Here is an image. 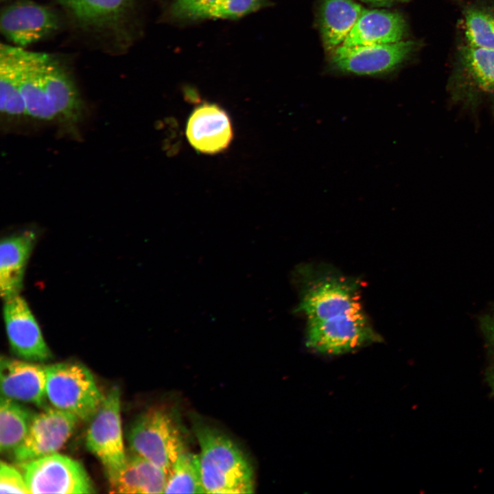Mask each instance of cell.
<instances>
[{
	"instance_id": "cell-1",
	"label": "cell",
	"mask_w": 494,
	"mask_h": 494,
	"mask_svg": "<svg viewBox=\"0 0 494 494\" xmlns=\"http://www.w3.org/2000/svg\"><path fill=\"white\" fill-rule=\"evenodd\" d=\"M20 85L26 115L32 118L73 124L82 115V103L73 82L50 54L21 49Z\"/></svg>"
},
{
	"instance_id": "cell-2",
	"label": "cell",
	"mask_w": 494,
	"mask_h": 494,
	"mask_svg": "<svg viewBox=\"0 0 494 494\" xmlns=\"http://www.w3.org/2000/svg\"><path fill=\"white\" fill-rule=\"evenodd\" d=\"M201 479L204 493H251L254 489L250 462L238 445L217 428L196 419Z\"/></svg>"
},
{
	"instance_id": "cell-3",
	"label": "cell",
	"mask_w": 494,
	"mask_h": 494,
	"mask_svg": "<svg viewBox=\"0 0 494 494\" xmlns=\"http://www.w3.org/2000/svg\"><path fill=\"white\" fill-rule=\"evenodd\" d=\"M452 104L476 115L483 106L494 115V49L464 40L455 51L447 84Z\"/></svg>"
},
{
	"instance_id": "cell-4",
	"label": "cell",
	"mask_w": 494,
	"mask_h": 494,
	"mask_svg": "<svg viewBox=\"0 0 494 494\" xmlns=\"http://www.w3.org/2000/svg\"><path fill=\"white\" fill-rule=\"evenodd\" d=\"M130 451L167 473L179 455L188 448L187 434L178 412L172 408H152L139 416L128 432Z\"/></svg>"
},
{
	"instance_id": "cell-5",
	"label": "cell",
	"mask_w": 494,
	"mask_h": 494,
	"mask_svg": "<svg viewBox=\"0 0 494 494\" xmlns=\"http://www.w3.org/2000/svg\"><path fill=\"white\" fill-rule=\"evenodd\" d=\"M46 397L58 410L79 419L90 421L104 397L91 371L78 362H60L45 366Z\"/></svg>"
},
{
	"instance_id": "cell-6",
	"label": "cell",
	"mask_w": 494,
	"mask_h": 494,
	"mask_svg": "<svg viewBox=\"0 0 494 494\" xmlns=\"http://www.w3.org/2000/svg\"><path fill=\"white\" fill-rule=\"evenodd\" d=\"M421 43L403 40L397 43L354 47L339 46L331 52L330 65L338 73L379 76L396 71L419 50Z\"/></svg>"
},
{
	"instance_id": "cell-7",
	"label": "cell",
	"mask_w": 494,
	"mask_h": 494,
	"mask_svg": "<svg viewBox=\"0 0 494 494\" xmlns=\"http://www.w3.org/2000/svg\"><path fill=\"white\" fill-rule=\"evenodd\" d=\"M30 493H93L95 488L78 461L55 453L20 464Z\"/></svg>"
},
{
	"instance_id": "cell-8",
	"label": "cell",
	"mask_w": 494,
	"mask_h": 494,
	"mask_svg": "<svg viewBox=\"0 0 494 494\" xmlns=\"http://www.w3.org/2000/svg\"><path fill=\"white\" fill-rule=\"evenodd\" d=\"M380 340L362 311L307 322V346L320 353L342 354Z\"/></svg>"
},
{
	"instance_id": "cell-9",
	"label": "cell",
	"mask_w": 494,
	"mask_h": 494,
	"mask_svg": "<svg viewBox=\"0 0 494 494\" xmlns=\"http://www.w3.org/2000/svg\"><path fill=\"white\" fill-rule=\"evenodd\" d=\"M86 446L104 467L107 477L115 474L125 464L127 454L124 447L120 418V393L113 386L90 420Z\"/></svg>"
},
{
	"instance_id": "cell-10",
	"label": "cell",
	"mask_w": 494,
	"mask_h": 494,
	"mask_svg": "<svg viewBox=\"0 0 494 494\" xmlns=\"http://www.w3.org/2000/svg\"><path fill=\"white\" fill-rule=\"evenodd\" d=\"M362 307L356 283L340 276H326L305 287L298 310L307 322H315L358 312Z\"/></svg>"
},
{
	"instance_id": "cell-11",
	"label": "cell",
	"mask_w": 494,
	"mask_h": 494,
	"mask_svg": "<svg viewBox=\"0 0 494 494\" xmlns=\"http://www.w3.org/2000/svg\"><path fill=\"white\" fill-rule=\"evenodd\" d=\"M78 419L55 408H44L34 415L25 439L13 451L14 461L20 464L57 453L73 434Z\"/></svg>"
},
{
	"instance_id": "cell-12",
	"label": "cell",
	"mask_w": 494,
	"mask_h": 494,
	"mask_svg": "<svg viewBox=\"0 0 494 494\" xmlns=\"http://www.w3.org/2000/svg\"><path fill=\"white\" fill-rule=\"evenodd\" d=\"M59 26V19L52 10L32 1L15 2L5 7L1 13L2 35L21 48L45 38Z\"/></svg>"
},
{
	"instance_id": "cell-13",
	"label": "cell",
	"mask_w": 494,
	"mask_h": 494,
	"mask_svg": "<svg viewBox=\"0 0 494 494\" xmlns=\"http://www.w3.org/2000/svg\"><path fill=\"white\" fill-rule=\"evenodd\" d=\"M3 314L10 345L17 356L30 362L51 357L38 322L21 296L4 301Z\"/></svg>"
},
{
	"instance_id": "cell-14",
	"label": "cell",
	"mask_w": 494,
	"mask_h": 494,
	"mask_svg": "<svg viewBox=\"0 0 494 494\" xmlns=\"http://www.w3.org/2000/svg\"><path fill=\"white\" fill-rule=\"evenodd\" d=\"M186 136L198 152L213 154L229 146L233 132L226 111L215 104L204 103L196 108L189 117Z\"/></svg>"
},
{
	"instance_id": "cell-15",
	"label": "cell",
	"mask_w": 494,
	"mask_h": 494,
	"mask_svg": "<svg viewBox=\"0 0 494 494\" xmlns=\"http://www.w3.org/2000/svg\"><path fill=\"white\" fill-rule=\"evenodd\" d=\"M0 373L2 397L47 407L45 366L2 357Z\"/></svg>"
},
{
	"instance_id": "cell-16",
	"label": "cell",
	"mask_w": 494,
	"mask_h": 494,
	"mask_svg": "<svg viewBox=\"0 0 494 494\" xmlns=\"http://www.w3.org/2000/svg\"><path fill=\"white\" fill-rule=\"evenodd\" d=\"M407 30L406 21L399 12L364 9L341 45L354 47L397 43L404 39Z\"/></svg>"
},
{
	"instance_id": "cell-17",
	"label": "cell",
	"mask_w": 494,
	"mask_h": 494,
	"mask_svg": "<svg viewBox=\"0 0 494 494\" xmlns=\"http://www.w3.org/2000/svg\"><path fill=\"white\" fill-rule=\"evenodd\" d=\"M167 473L155 464L130 451L124 465L108 476L113 493H164Z\"/></svg>"
},
{
	"instance_id": "cell-18",
	"label": "cell",
	"mask_w": 494,
	"mask_h": 494,
	"mask_svg": "<svg viewBox=\"0 0 494 494\" xmlns=\"http://www.w3.org/2000/svg\"><path fill=\"white\" fill-rule=\"evenodd\" d=\"M36 241L32 231L5 237L0 245V292L3 301L19 295Z\"/></svg>"
},
{
	"instance_id": "cell-19",
	"label": "cell",
	"mask_w": 494,
	"mask_h": 494,
	"mask_svg": "<svg viewBox=\"0 0 494 494\" xmlns=\"http://www.w3.org/2000/svg\"><path fill=\"white\" fill-rule=\"evenodd\" d=\"M353 0H321L319 6V28L327 51L340 46L364 10Z\"/></svg>"
},
{
	"instance_id": "cell-20",
	"label": "cell",
	"mask_w": 494,
	"mask_h": 494,
	"mask_svg": "<svg viewBox=\"0 0 494 494\" xmlns=\"http://www.w3.org/2000/svg\"><path fill=\"white\" fill-rule=\"evenodd\" d=\"M21 47L1 44V112L10 117L26 115L21 91L20 65Z\"/></svg>"
},
{
	"instance_id": "cell-21",
	"label": "cell",
	"mask_w": 494,
	"mask_h": 494,
	"mask_svg": "<svg viewBox=\"0 0 494 494\" xmlns=\"http://www.w3.org/2000/svg\"><path fill=\"white\" fill-rule=\"evenodd\" d=\"M464 40L494 49V0H459Z\"/></svg>"
},
{
	"instance_id": "cell-22",
	"label": "cell",
	"mask_w": 494,
	"mask_h": 494,
	"mask_svg": "<svg viewBox=\"0 0 494 494\" xmlns=\"http://www.w3.org/2000/svg\"><path fill=\"white\" fill-rule=\"evenodd\" d=\"M36 414L16 401L1 397L0 449L14 451L25 439Z\"/></svg>"
},
{
	"instance_id": "cell-23",
	"label": "cell",
	"mask_w": 494,
	"mask_h": 494,
	"mask_svg": "<svg viewBox=\"0 0 494 494\" xmlns=\"http://www.w3.org/2000/svg\"><path fill=\"white\" fill-rule=\"evenodd\" d=\"M164 493H204L198 454L187 448L179 455L167 472Z\"/></svg>"
},
{
	"instance_id": "cell-24",
	"label": "cell",
	"mask_w": 494,
	"mask_h": 494,
	"mask_svg": "<svg viewBox=\"0 0 494 494\" xmlns=\"http://www.w3.org/2000/svg\"><path fill=\"white\" fill-rule=\"evenodd\" d=\"M79 21L91 25H104L116 21L130 0H58Z\"/></svg>"
},
{
	"instance_id": "cell-25",
	"label": "cell",
	"mask_w": 494,
	"mask_h": 494,
	"mask_svg": "<svg viewBox=\"0 0 494 494\" xmlns=\"http://www.w3.org/2000/svg\"><path fill=\"white\" fill-rule=\"evenodd\" d=\"M268 0H217L210 19H237L268 6Z\"/></svg>"
},
{
	"instance_id": "cell-26",
	"label": "cell",
	"mask_w": 494,
	"mask_h": 494,
	"mask_svg": "<svg viewBox=\"0 0 494 494\" xmlns=\"http://www.w3.org/2000/svg\"><path fill=\"white\" fill-rule=\"evenodd\" d=\"M217 0H173L170 14L176 19L198 21L210 19Z\"/></svg>"
},
{
	"instance_id": "cell-27",
	"label": "cell",
	"mask_w": 494,
	"mask_h": 494,
	"mask_svg": "<svg viewBox=\"0 0 494 494\" xmlns=\"http://www.w3.org/2000/svg\"><path fill=\"white\" fill-rule=\"evenodd\" d=\"M0 493H30L23 473L3 461L0 465Z\"/></svg>"
},
{
	"instance_id": "cell-28",
	"label": "cell",
	"mask_w": 494,
	"mask_h": 494,
	"mask_svg": "<svg viewBox=\"0 0 494 494\" xmlns=\"http://www.w3.org/2000/svg\"><path fill=\"white\" fill-rule=\"evenodd\" d=\"M483 331L487 345L494 355V306L491 307L485 316ZM489 381L494 392V364L489 372Z\"/></svg>"
},
{
	"instance_id": "cell-29",
	"label": "cell",
	"mask_w": 494,
	"mask_h": 494,
	"mask_svg": "<svg viewBox=\"0 0 494 494\" xmlns=\"http://www.w3.org/2000/svg\"><path fill=\"white\" fill-rule=\"evenodd\" d=\"M376 7H390L396 4L407 3L409 0H360Z\"/></svg>"
}]
</instances>
